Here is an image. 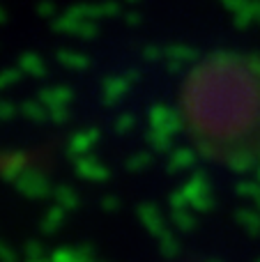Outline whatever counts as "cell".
<instances>
[{
    "label": "cell",
    "instance_id": "1",
    "mask_svg": "<svg viewBox=\"0 0 260 262\" xmlns=\"http://www.w3.org/2000/svg\"><path fill=\"white\" fill-rule=\"evenodd\" d=\"M182 122L203 157L226 168L260 161V55L216 51L189 72Z\"/></svg>",
    "mask_w": 260,
    "mask_h": 262
}]
</instances>
